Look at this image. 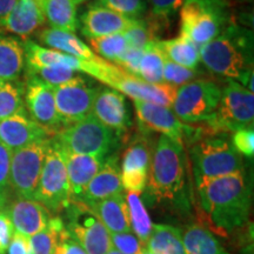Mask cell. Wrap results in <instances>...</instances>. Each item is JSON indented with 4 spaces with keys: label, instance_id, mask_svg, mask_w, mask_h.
<instances>
[{
    "label": "cell",
    "instance_id": "obj_27",
    "mask_svg": "<svg viewBox=\"0 0 254 254\" xmlns=\"http://www.w3.org/2000/svg\"><path fill=\"white\" fill-rule=\"evenodd\" d=\"M158 49L165 58L177 65L190 69H196L200 63V49L189 38L180 34L168 40H158Z\"/></svg>",
    "mask_w": 254,
    "mask_h": 254
},
{
    "label": "cell",
    "instance_id": "obj_5",
    "mask_svg": "<svg viewBox=\"0 0 254 254\" xmlns=\"http://www.w3.org/2000/svg\"><path fill=\"white\" fill-rule=\"evenodd\" d=\"M225 0H185L180 8V34L199 49L231 24Z\"/></svg>",
    "mask_w": 254,
    "mask_h": 254
},
{
    "label": "cell",
    "instance_id": "obj_21",
    "mask_svg": "<svg viewBox=\"0 0 254 254\" xmlns=\"http://www.w3.org/2000/svg\"><path fill=\"white\" fill-rule=\"evenodd\" d=\"M134 20L104 6L93 4L81 15V32L87 39L124 33Z\"/></svg>",
    "mask_w": 254,
    "mask_h": 254
},
{
    "label": "cell",
    "instance_id": "obj_31",
    "mask_svg": "<svg viewBox=\"0 0 254 254\" xmlns=\"http://www.w3.org/2000/svg\"><path fill=\"white\" fill-rule=\"evenodd\" d=\"M125 199L127 207H128L132 232L146 245L151 236L153 224H152L150 214L142 202L140 193L127 192Z\"/></svg>",
    "mask_w": 254,
    "mask_h": 254
},
{
    "label": "cell",
    "instance_id": "obj_6",
    "mask_svg": "<svg viewBox=\"0 0 254 254\" xmlns=\"http://www.w3.org/2000/svg\"><path fill=\"white\" fill-rule=\"evenodd\" d=\"M53 138L60 147L72 153L106 159L118 151L120 135L90 114L80 122L64 127Z\"/></svg>",
    "mask_w": 254,
    "mask_h": 254
},
{
    "label": "cell",
    "instance_id": "obj_36",
    "mask_svg": "<svg viewBox=\"0 0 254 254\" xmlns=\"http://www.w3.org/2000/svg\"><path fill=\"white\" fill-rule=\"evenodd\" d=\"M95 4L129 19H140L147 8L146 0H97Z\"/></svg>",
    "mask_w": 254,
    "mask_h": 254
},
{
    "label": "cell",
    "instance_id": "obj_28",
    "mask_svg": "<svg viewBox=\"0 0 254 254\" xmlns=\"http://www.w3.org/2000/svg\"><path fill=\"white\" fill-rule=\"evenodd\" d=\"M182 236L186 254H228L220 241L205 225L196 222L190 224Z\"/></svg>",
    "mask_w": 254,
    "mask_h": 254
},
{
    "label": "cell",
    "instance_id": "obj_8",
    "mask_svg": "<svg viewBox=\"0 0 254 254\" xmlns=\"http://www.w3.org/2000/svg\"><path fill=\"white\" fill-rule=\"evenodd\" d=\"M221 87L209 79H195L178 87L172 111L180 122L198 125L213 117L220 101Z\"/></svg>",
    "mask_w": 254,
    "mask_h": 254
},
{
    "label": "cell",
    "instance_id": "obj_43",
    "mask_svg": "<svg viewBox=\"0 0 254 254\" xmlns=\"http://www.w3.org/2000/svg\"><path fill=\"white\" fill-rule=\"evenodd\" d=\"M14 228L9 219L7 208L0 211V254H5L8 244L13 237Z\"/></svg>",
    "mask_w": 254,
    "mask_h": 254
},
{
    "label": "cell",
    "instance_id": "obj_23",
    "mask_svg": "<svg viewBox=\"0 0 254 254\" xmlns=\"http://www.w3.org/2000/svg\"><path fill=\"white\" fill-rule=\"evenodd\" d=\"M25 50V64L27 71H32L39 67H52L62 66L72 69V71L82 73L85 60L74 58L72 56L64 55L58 51L40 46L33 40L23 41Z\"/></svg>",
    "mask_w": 254,
    "mask_h": 254
},
{
    "label": "cell",
    "instance_id": "obj_24",
    "mask_svg": "<svg viewBox=\"0 0 254 254\" xmlns=\"http://www.w3.org/2000/svg\"><path fill=\"white\" fill-rule=\"evenodd\" d=\"M38 39L49 49L85 62H94L100 58L91 50L90 46H87L80 38L77 37V34L71 32L58 30V28H45L38 33Z\"/></svg>",
    "mask_w": 254,
    "mask_h": 254
},
{
    "label": "cell",
    "instance_id": "obj_22",
    "mask_svg": "<svg viewBox=\"0 0 254 254\" xmlns=\"http://www.w3.org/2000/svg\"><path fill=\"white\" fill-rule=\"evenodd\" d=\"M45 23L40 0H17L2 28L18 37L26 38L36 33Z\"/></svg>",
    "mask_w": 254,
    "mask_h": 254
},
{
    "label": "cell",
    "instance_id": "obj_10",
    "mask_svg": "<svg viewBox=\"0 0 254 254\" xmlns=\"http://www.w3.org/2000/svg\"><path fill=\"white\" fill-rule=\"evenodd\" d=\"M34 200L45 206L50 213L56 214L64 211L71 202L65 163L53 136L50 139Z\"/></svg>",
    "mask_w": 254,
    "mask_h": 254
},
{
    "label": "cell",
    "instance_id": "obj_37",
    "mask_svg": "<svg viewBox=\"0 0 254 254\" xmlns=\"http://www.w3.org/2000/svg\"><path fill=\"white\" fill-rule=\"evenodd\" d=\"M78 72L72 69L62 67V66H52V67H39L32 71H27V74L36 75L41 81L49 85L52 88H56L60 85L66 84L77 75Z\"/></svg>",
    "mask_w": 254,
    "mask_h": 254
},
{
    "label": "cell",
    "instance_id": "obj_47",
    "mask_svg": "<svg viewBox=\"0 0 254 254\" xmlns=\"http://www.w3.org/2000/svg\"><path fill=\"white\" fill-rule=\"evenodd\" d=\"M17 4V0H0V28H2L6 18Z\"/></svg>",
    "mask_w": 254,
    "mask_h": 254
},
{
    "label": "cell",
    "instance_id": "obj_13",
    "mask_svg": "<svg viewBox=\"0 0 254 254\" xmlns=\"http://www.w3.org/2000/svg\"><path fill=\"white\" fill-rule=\"evenodd\" d=\"M24 103L31 119L43 126L51 135H56L63 128L56 109L55 91L36 75L27 74Z\"/></svg>",
    "mask_w": 254,
    "mask_h": 254
},
{
    "label": "cell",
    "instance_id": "obj_34",
    "mask_svg": "<svg viewBox=\"0 0 254 254\" xmlns=\"http://www.w3.org/2000/svg\"><path fill=\"white\" fill-rule=\"evenodd\" d=\"M24 87L18 81L0 80V120L25 112Z\"/></svg>",
    "mask_w": 254,
    "mask_h": 254
},
{
    "label": "cell",
    "instance_id": "obj_18",
    "mask_svg": "<svg viewBox=\"0 0 254 254\" xmlns=\"http://www.w3.org/2000/svg\"><path fill=\"white\" fill-rule=\"evenodd\" d=\"M122 172L119 167L118 151L105 159L103 166L88 184L79 201L92 206L101 200L123 194Z\"/></svg>",
    "mask_w": 254,
    "mask_h": 254
},
{
    "label": "cell",
    "instance_id": "obj_35",
    "mask_svg": "<svg viewBox=\"0 0 254 254\" xmlns=\"http://www.w3.org/2000/svg\"><path fill=\"white\" fill-rule=\"evenodd\" d=\"M92 51L98 53V57L112 64L128 49V44L124 33H116L111 36L88 39Z\"/></svg>",
    "mask_w": 254,
    "mask_h": 254
},
{
    "label": "cell",
    "instance_id": "obj_50",
    "mask_svg": "<svg viewBox=\"0 0 254 254\" xmlns=\"http://www.w3.org/2000/svg\"><path fill=\"white\" fill-rule=\"evenodd\" d=\"M106 254H123V253H120L119 251H117V250H114V249H112V250H110L109 252H107Z\"/></svg>",
    "mask_w": 254,
    "mask_h": 254
},
{
    "label": "cell",
    "instance_id": "obj_12",
    "mask_svg": "<svg viewBox=\"0 0 254 254\" xmlns=\"http://www.w3.org/2000/svg\"><path fill=\"white\" fill-rule=\"evenodd\" d=\"M99 88L77 74L66 84L53 88L56 109L64 127L71 126L92 114V107Z\"/></svg>",
    "mask_w": 254,
    "mask_h": 254
},
{
    "label": "cell",
    "instance_id": "obj_15",
    "mask_svg": "<svg viewBox=\"0 0 254 254\" xmlns=\"http://www.w3.org/2000/svg\"><path fill=\"white\" fill-rule=\"evenodd\" d=\"M151 147L145 135L136 136L126 148L122 163V184L127 192L141 193L147 187L151 168Z\"/></svg>",
    "mask_w": 254,
    "mask_h": 254
},
{
    "label": "cell",
    "instance_id": "obj_51",
    "mask_svg": "<svg viewBox=\"0 0 254 254\" xmlns=\"http://www.w3.org/2000/svg\"><path fill=\"white\" fill-rule=\"evenodd\" d=\"M142 254H154V253H151V252H148V251H145V252Z\"/></svg>",
    "mask_w": 254,
    "mask_h": 254
},
{
    "label": "cell",
    "instance_id": "obj_9",
    "mask_svg": "<svg viewBox=\"0 0 254 254\" xmlns=\"http://www.w3.org/2000/svg\"><path fill=\"white\" fill-rule=\"evenodd\" d=\"M64 212L66 232L87 254H106L113 249L111 233L90 206L71 200Z\"/></svg>",
    "mask_w": 254,
    "mask_h": 254
},
{
    "label": "cell",
    "instance_id": "obj_45",
    "mask_svg": "<svg viewBox=\"0 0 254 254\" xmlns=\"http://www.w3.org/2000/svg\"><path fill=\"white\" fill-rule=\"evenodd\" d=\"M56 254H87L84 249L79 245L77 241H74L66 230L63 232L58 246H57Z\"/></svg>",
    "mask_w": 254,
    "mask_h": 254
},
{
    "label": "cell",
    "instance_id": "obj_40",
    "mask_svg": "<svg viewBox=\"0 0 254 254\" xmlns=\"http://www.w3.org/2000/svg\"><path fill=\"white\" fill-rule=\"evenodd\" d=\"M151 14L150 18L164 26L172 15L176 13L185 0H150Z\"/></svg>",
    "mask_w": 254,
    "mask_h": 254
},
{
    "label": "cell",
    "instance_id": "obj_25",
    "mask_svg": "<svg viewBox=\"0 0 254 254\" xmlns=\"http://www.w3.org/2000/svg\"><path fill=\"white\" fill-rule=\"evenodd\" d=\"M90 207L93 209L94 213L98 215L111 234L132 231L128 207L124 193L101 200Z\"/></svg>",
    "mask_w": 254,
    "mask_h": 254
},
{
    "label": "cell",
    "instance_id": "obj_42",
    "mask_svg": "<svg viewBox=\"0 0 254 254\" xmlns=\"http://www.w3.org/2000/svg\"><path fill=\"white\" fill-rule=\"evenodd\" d=\"M142 52H144V50H136L128 47V49H127L125 52L113 63V65H116L117 67L127 73V74L138 77L139 65H140Z\"/></svg>",
    "mask_w": 254,
    "mask_h": 254
},
{
    "label": "cell",
    "instance_id": "obj_14",
    "mask_svg": "<svg viewBox=\"0 0 254 254\" xmlns=\"http://www.w3.org/2000/svg\"><path fill=\"white\" fill-rule=\"evenodd\" d=\"M139 125L144 132H158L180 141H189L193 126L180 122L172 109L147 101L133 100Z\"/></svg>",
    "mask_w": 254,
    "mask_h": 254
},
{
    "label": "cell",
    "instance_id": "obj_4",
    "mask_svg": "<svg viewBox=\"0 0 254 254\" xmlns=\"http://www.w3.org/2000/svg\"><path fill=\"white\" fill-rule=\"evenodd\" d=\"M190 154L195 182L244 171L243 158L234 150L227 134L202 136L190 144Z\"/></svg>",
    "mask_w": 254,
    "mask_h": 254
},
{
    "label": "cell",
    "instance_id": "obj_44",
    "mask_svg": "<svg viewBox=\"0 0 254 254\" xmlns=\"http://www.w3.org/2000/svg\"><path fill=\"white\" fill-rule=\"evenodd\" d=\"M12 151L0 142V193L7 192L9 186V167Z\"/></svg>",
    "mask_w": 254,
    "mask_h": 254
},
{
    "label": "cell",
    "instance_id": "obj_7",
    "mask_svg": "<svg viewBox=\"0 0 254 254\" xmlns=\"http://www.w3.org/2000/svg\"><path fill=\"white\" fill-rule=\"evenodd\" d=\"M254 93L236 80L228 79L217 111L208 122L204 123L214 134H228L238 129L253 127Z\"/></svg>",
    "mask_w": 254,
    "mask_h": 254
},
{
    "label": "cell",
    "instance_id": "obj_48",
    "mask_svg": "<svg viewBox=\"0 0 254 254\" xmlns=\"http://www.w3.org/2000/svg\"><path fill=\"white\" fill-rule=\"evenodd\" d=\"M6 204H7V192L0 193V211L5 208Z\"/></svg>",
    "mask_w": 254,
    "mask_h": 254
},
{
    "label": "cell",
    "instance_id": "obj_3",
    "mask_svg": "<svg viewBox=\"0 0 254 254\" xmlns=\"http://www.w3.org/2000/svg\"><path fill=\"white\" fill-rule=\"evenodd\" d=\"M200 60L213 74L240 81L253 92V44L250 31L230 24L200 49Z\"/></svg>",
    "mask_w": 254,
    "mask_h": 254
},
{
    "label": "cell",
    "instance_id": "obj_49",
    "mask_svg": "<svg viewBox=\"0 0 254 254\" xmlns=\"http://www.w3.org/2000/svg\"><path fill=\"white\" fill-rule=\"evenodd\" d=\"M71 1L73 2V4H74L75 7H77L78 5H81V4H84V2L86 1V0H71Z\"/></svg>",
    "mask_w": 254,
    "mask_h": 254
},
{
    "label": "cell",
    "instance_id": "obj_26",
    "mask_svg": "<svg viewBox=\"0 0 254 254\" xmlns=\"http://www.w3.org/2000/svg\"><path fill=\"white\" fill-rule=\"evenodd\" d=\"M24 66L23 41L13 36H0V80L17 81Z\"/></svg>",
    "mask_w": 254,
    "mask_h": 254
},
{
    "label": "cell",
    "instance_id": "obj_17",
    "mask_svg": "<svg viewBox=\"0 0 254 254\" xmlns=\"http://www.w3.org/2000/svg\"><path fill=\"white\" fill-rule=\"evenodd\" d=\"M51 136L49 131L31 119L27 111L0 120V142L12 152Z\"/></svg>",
    "mask_w": 254,
    "mask_h": 254
},
{
    "label": "cell",
    "instance_id": "obj_33",
    "mask_svg": "<svg viewBox=\"0 0 254 254\" xmlns=\"http://www.w3.org/2000/svg\"><path fill=\"white\" fill-rule=\"evenodd\" d=\"M165 57L158 49L157 41L148 45L142 52V57L139 65L138 78L150 84H161L163 81Z\"/></svg>",
    "mask_w": 254,
    "mask_h": 254
},
{
    "label": "cell",
    "instance_id": "obj_39",
    "mask_svg": "<svg viewBox=\"0 0 254 254\" xmlns=\"http://www.w3.org/2000/svg\"><path fill=\"white\" fill-rule=\"evenodd\" d=\"M111 243L114 250L123 254H142L146 251V245L133 232L111 234Z\"/></svg>",
    "mask_w": 254,
    "mask_h": 254
},
{
    "label": "cell",
    "instance_id": "obj_29",
    "mask_svg": "<svg viewBox=\"0 0 254 254\" xmlns=\"http://www.w3.org/2000/svg\"><path fill=\"white\" fill-rule=\"evenodd\" d=\"M182 233L180 228L170 225H153L146 251L154 254H186Z\"/></svg>",
    "mask_w": 254,
    "mask_h": 254
},
{
    "label": "cell",
    "instance_id": "obj_30",
    "mask_svg": "<svg viewBox=\"0 0 254 254\" xmlns=\"http://www.w3.org/2000/svg\"><path fill=\"white\" fill-rule=\"evenodd\" d=\"M40 4L51 28L75 33L79 21L77 7L71 0H40Z\"/></svg>",
    "mask_w": 254,
    "mask_h": 254
},
{
    "label": "cell",
    "instance_id": "obj_2",
    "mask_svg": "<svg viewBox=\"0 0 254 254\" xmlns=\"http://www.w3.org/2000/svg\"><path fill=\"white\" fill-rule=\"evenodd\" d=\"M147 185L151 196L158 202L189 211V161L183 141L160 135L152 154Z\"/></svg>",
    "mask_w": 254,
    "mask_h": 254
},
{
    "label": "cell",
    "instance_id": "obj_38",
    "mask_svg": "<svg viewBox=\"0 0 254 254\" xmlns=\"http://www.w3.org/2000/svg\"><path fill=\"white\" fill-rule=\"evenodd\" d=\"M198 69H190L184 66L177 65L165 58L163 69V81L172 86L180 87L183 85L190 82L199 77Z\"/></svg>",
    "mask_w": 254,
    "mask_h": 254
},
{
    "label": "cell",
    "instance_id": "obj_1",
    "mask_svg": "<svg viewBox=\"0 0 254 254\" xmlns=\"http://www.w3.org/2000/svg\"><path fill=\"white\" fill-rule=\"evenodd\" d=\"M200 207L219 232H232L246 224L252 193L245 172L195 182Z\"/></svg>",
    "mask_w": 254,
    "mask_h": 254
},
{
    "label": "cell",
    "instance_id": "obj_46",
    "mask_svg": "<svg viewBox=\"0 0 254 254\" xmlns=\"http://www.w3.org/2000/svg\"><path fill=\"white\" fill-rule=\"evenodd\" d=\"M8 254H30L28 238L14 232L7 247Z\"/></svg>",
    "mask_w": 254,
    "mask_h": 254
},
{
    "label": "cell",
    "instance_id": "obj_20",
    "mask_svg": "<svg viewBox=\"0 0 254 254\" xmlns=\"http://www.w3.org/2000/svg\"><path fill=\"white\" fill-rule=\"evenodd\" d=\"M7 212L14 231L27 238L45 230L52 218L49 209L34 199L18 198Z\"/></svg>",
    "mask_w": 254,
    "mask_h": 254
},
{
    "label": "cell",
    "instance_id": "obj_41",
    "mask_svg": "<svg viewBox=\"0 0 254 254\" xmlns=\"http://www.w3.org/2000/svg\"><path fill=\"white\" fill-rule=\"evenodd\" d=\"M232 146L238 153L246 158H253L254 155V128L246 127V128L238 129L232 136Z\"/></svg>",
    "mask_w": 254,
    "mask_h": 254
},
{
    "label": "cell",
    "instance_id": "obj_11",
    "mask_svg": "<svg viewBox=\"0 0 254 254\" xmlns=\"http://www.w3.org/2000/svg\"><path fill=\"white\" fill-rule=\"evenodd\" d=\"M51 138L32 142L12 152L9 186L18 198L34 199Z\"/></svg>",
    "mask_w": 254,
    "mask_h": 254
},
{
    "label": "cell",
    "instance_id": "obj_52",
    "mask_svg": "<svg viewBox=\"0 0 254 254\" xmlns=\"http://www.w3.org/2000/svg\"><path fill=\"white\" fill-rule=\"evenodd\" d=\"M240 1H252V0H240Z\"/></svg>",
    "mask_w": 254,
    "mask_h": 254
},
{
    "label": "cell",
    "instance_id": "obj_32",
    "mask_svg": "<svg viewBox=\"0 0 254 254\" xmlns=\"http://www.w3.org/2000/svg\"><path fill=\"white\" fill-rule=\"evenodd\" d=\"M64 221L59 217H52L45 230L28 238L30 254H56L63 232Z\"/></svg>",
    "mask_w": 254,
    "mask_h": 254
},
{
    "label": "cell",
    "instance_id": "obj_19",
    "mask_svg": "<svg viewBox=\"0 0 254 254\" xmlns=\"http://www.w3.org/2000/svg\"><path fill=\"white\" fill-rule=\"evenodd\" d=\"M59 148L64 163H65L66 173H67L71 200L79 201L88 184L103 166L105 159L94 157V155L72 153V152L64 150L60 146Z\"/></svg>",
    "mask_w": 254,
    "mask_h": 254
},
{
    "label": "cell",
    "instance_id": "obj_16",
    "mask_svg": "<svg viewBox=\"0 0 254 254\" xmlns=\"http://www.w3.org/2000/svg\"><path fill=\"white\" fill-rule=\"evenodd\" d=\"M92 116L122 136L131 126V117L125 95L111 87L98 90L92 107Z\"/></svg>",
    "mask_w": 254,
    "mask_h": 254
}]
</instances>
